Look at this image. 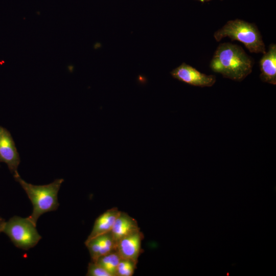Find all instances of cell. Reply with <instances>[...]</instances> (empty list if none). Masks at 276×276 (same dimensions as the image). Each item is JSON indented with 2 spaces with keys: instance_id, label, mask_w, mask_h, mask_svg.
<instances>
[{
  "instance_id": "obj_1",
  "label": "cell",
  "mask_w": 276,
  "mask_h": 276,
  "mask_svg": "<svg viewBox=\"0 0 276 276\" xmlns=\"http://www.w3.org/2000/svg\"><path fill=\"white\" fill-rule=\"evenodd\" d=\"M254 61L242 48L230 42L220 43L210 61L214 72L236 81H242L252 72Z\"/></svg>"
},
{
  "instance_id": "obj_2",
  "label": "cell",
  "mask_w": 276,
  "mask_h": 276,
  "mask_svg": "<svg viewBox=\"0 0 276 276\" xmlns=\"http://www.w3.org/2000/svg\"><path fill=\"white\" fill-rule=\"evenodd\" d=\"M25 190L32 203V213L28 218L35 225L43 214L54 211L59 205L57 194L63 179H57L53 182L45 185H33L23 180L19 174L14 177Z\"/></svg>"
},
{
  "instance_id": "obj_3",
  "label": "cell",
  "mask_w": 276,
  "mask_h": 276,
  "mask_svg": "<svg viewBox=\"0 0 276 276\" xmlns=\"http://www.w3.org/2000/svg\"><path fill=\"white\" fill-rule=\"evenodd\" d=\"M214 38L220 41L228 37L232 40L242 43L251 53L264 54L265 45L261 34L257 26L243 20H231L214 33Z\"/></svg>"
},
{
  "instance_id": "obj_4",
  "label": "cell",
  "mask_w": 276,
  "mask_h": 276,
  "mask_svg": "<svg viewBox=\"0 0 276 276\" xmlns=\"http://www.w3.org/2000/svg\"><path fill=\"white\" fill-rule=\"evenodd\" d=\"M15 246L24 250L35 246L41 238L36 225L28 217L13 216L5 222L3 229Z\"/></svg>"
},
{
  "instance_id": "obj_5",
  "label": "cell",
  "mask_w": 276,
  "mask_h": 276,
  "mask_svg": "<svg viewBox=\"0 0 276 276\" xmlns=\"http://www.w3.org/2000/svg\"><path fill=\"white\" fill-rule=\"evenodd\" d=\"M170 74L174 78L180 81L201 87H211L216 81L214 75L202 73L185 62L173 69Z\"/></svg>"
},
{
  "instance_id": "obj_6",
  "label": "cell",
  "mask_w": 276,
  "mask_h": 276,
  "mask_svg": "<svg viewBox=\"0 0 276 276\" xmlns=\"http://www.w3.org/2000/svg\"><path fill=\"white\" fill-rule=\"evenodd\" d=\"M20 162L15 143L10 132L0 126V162L5 163L13 176L19 175L17 168Z\"/></svg>"
},
{
  "instance_id": "obj_7",
  "label": "cell",
  "mask_w": 276,
  "mask_h": 276,
  "mask_svg": "<svg viewBox=\"0 0 276 276\" xmlns=\"http://www.w3.org/2000/svg\"><path fill=\"white\" fill-rule=\"evenodd\" d=\"M144 237L140 229L125 236L117 242L116 250L122 258L130 259L138 262L142 252L141 245Z\"/></svg>"
},
{
  "instance_id": "obj_8",
  "label": "cell",
  "mask_w": 276,
  "mask_h": 276,
  "mask_svg": "<svg viewBox=\"0 0 276 276\" xmlns=\"http://www.w3.org/2000/svg\"><path fill=\"white\" fill-rule=\"evenodd\" d=\"M84 243L93 262L101 256L116 250L117 243L111 231L85 240Z\"/></svg>"
},
{
  "instance_id": "obj_9",
  "label": "cell",
  "mask_w": 276,
  "mask_h": 276,
  "mask_svg": "<svg viewBox=\"0 0 276 276\" xmlns=\"http://www.w3.org/2000/svg\"><path fill=\"white\" fill-rule=\"evenodd\" d=\"M260 75L262 81L276 84V44H271L268 51L263 54L259 62Z\"/></svg>"
},
{
  "instance_id": "obj_10",
  "label": "cell",
  "mask_w": 276,
  "mask_h": 276,
  "mask_svg": "<svg viewBox=\"0 0 276 276\" xmlns=\"http://www.w3.org/2000/svg\"><path fill=\"white\" fill-rule=\"evenodd\" d=\"M140 229L137 221L127 213L120 212L111 232L117 243L122 238Z\"/></svg>"
},
{
  "instance_id": "obj_11",
  "label": "cell",
  "mask_w": 276,
  "mask_h": 276,
  "mask_svg": "<svg viewBox=\"0 0 276 276\" xmlns=\"http://www.w3.org/2000/svg\"><path fill=\"white\" fill-rule=\"evenodd\" d=\"M120 212L117 208L114 207L106 210L98 217L86 240L110 232Z\"/></svg>"
},
{
  "instance_id": "obj_12",
  "label": "cell",
  "mask_w": 276,
  "mask_h": 276,
  "mask_svg": "<svg viewBox=\"0 0 276 276\" xmlns=\"http://www.w3.org/2000/svg\"><path fill=\"white\" fill-rule=\"evenodd\" d=\"M122 258L117 250L100 256L94 262L104 268L112 276H117V269Z\"/></svg>"
},
{
  "instance_id": "obj_13",
  "label": "cell",
  "mask_w": 276,
  "mask_h": 276,
  "mask_svg": "<svg viewBox=\"0 0 276 276\" xmlns=\"http://www.w3.org/2000/svg\"><path fill=\"white\" fill-rule=\"evenodd\" d=\"M137 262L130 259L121 258L117 269V276H132Z\"/></svg>"
},
{
  "instance_id": "obj_14",
  "label": "cell",
  "mask_w": 276,
  "mask_h": 276,
  "mask_svg": "<svg viewBox=\"0 0 276 276\" xmlns=\"http://www.w3.org/2000/svg\"><path fill=\"white\" fill-rule=\"evenodd\" d=\"M87 276H112V275L102 266L96 262H92L88 263Z\"/></svg>"
},
{
  "instance_id": "obj_15",
  "label": "cell",
  "mask_w": 276,
  "mask_h": 276,
  "mask_svg": "<svg viewBox=\"0 0 276 276\" xmlns=\"http://www.w3.org/2000/svg\"><path fill=\"white\" fill-rule=\"evenodd\" d=\"M5 220L0 217V233H1L3 231V227L4 226L5 223Z\"/></svg>"
},
{
  "instance_id": "obj_16",
  "label": "cell",
  "mask_w": 276,
  "mask_h": 276,
  "mask_svg": "<svg viewBox=\"0 0 276 276\" xmlns=\"http://www.w3.org/2000/svg\"><path fill=\"white\" fill-rule=\"evenodd\" d=\"M200 2H207V1H211V0H198Z\"/></svg>"
}]
</instances>
